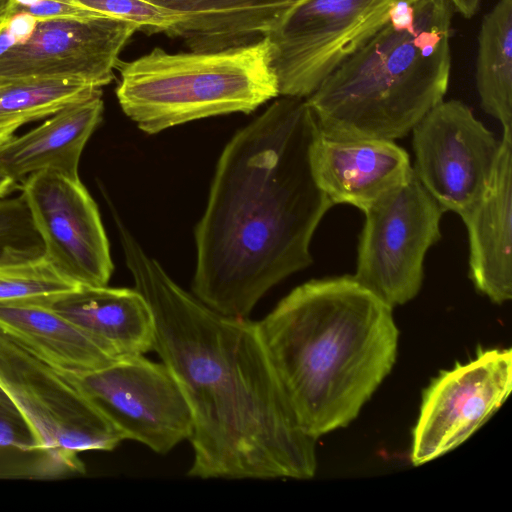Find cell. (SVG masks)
<instances>
[{
  "mask_svg": "<svg viewBox=\"0 0 512 512\" xmlns=\"http://www.w3.org/2000/svg\"><path fill=\"white\" fill-rule=\"evenodd\" d=\"M174 13L171 36L192 51L240 47L265 38L298 0H148Z\"/></svg>",
  "mask_w": 512,
  "mask_h": 512,
  "instance_id": "18",
  "label": "cell"
},
{
  "mask_svg": "<svg viewBox=\"0 0 512 512\" xmlns=\"http://www.w3.org/2000/svg\"><path fill=\"white\" fill-rule=\"evenodd\" d=\"M392 309L345 275L303 283L256 322L292 411L314 439L352 422L391 372L399 337Z\"/></svg>",
  "mask_w": 512,
  "mask_h": 512,
  "instance_id": "3",
  "label": "cell"
},
{
  "mask_svg": "<svg viewBox=\"0 0 512 512\" xmlns=\"http://www.w3.org/2000/svg\"><path fill=\"white\" fill-rule=\"evenodd\" d=\"M353 277L391 307L420 291L427 251L441 238L442 209L414 171L364 212Z\"/></svg>",
  "mask_w": 512,
  "mask_h": 512,
  "instance_id": "8",
  "label": "cell"
},
{
  "mask_svg": "<svg viewBox=\"0 0 512 512\" xmlns=\"http://www.w3.org/2000/svg\"><path fill=\"white\" fill-rule=\"evenodd\" d=\"M75 378L126 440L166 454L190 439L193 420L189 405L163 362L139 355L75 374Z\"/></svg>",
  "mask_w": 512,
  "mask_h": 512,
  "instance_id": "10",
  "label": "cell"
},
{
  "mask_svg": "<svg viewBox=\"0 0 512 512\" xmlns=\"http://www.w3.org/2000/svg\"><path fill=\"white\" fill-rule=\"evenodd\" d=\"M0 387L33 430L45 471L84 473L79 452L111 451L126 440L75 374L54 367L1 330Z\"/></svg>",
  "mask_w": 512,
  "mask_h": 512,
  "instance_id": "6",
  "label": "cell"
},
{
  "mask_svg": "<svg viewBox=\"0 0 512 512\" xmlns=\"http://www.w3.org/2000/svg\"><path fill=\"white\" fill-rule=\"evenodd\" d=\"M44 256L77 285L106 286L113 263L97 205L80 178L51 170L20 185Z\"/></svg>",
  "mask_w": 512,
  "mask_h": 512,
  "instance_id": "12",
  "label": "cell"
},
{
  "mask_svg": "<svg viewBox=\"0 0 512 512\" xmlns=\"http://www.w3.org/2000/svg\"><path fill=\"white\" fill-rule=\"evenodd\" d=\"M20 185L0 167V200L11 194Z\"/></svg>",
  "mask_w": 512,
  "mask_h": 512,
  "instance_id": "29",
  "label": "cell"
},
{
  "mask_svg": "<svg viewBox=\"0 0 512 512\" xmlns=\"http://www.w3.org/2000/svg\"><path fill=\"white\" fill-rule=\"evenodd\" d=\"M468 231L469 275L492 302L512 297V129L503 130L491 183L461 216Z\"/></svg>",
  "mask_w": 512,
  "mask_h": 512,
  "instance_id": "15",
  "label": "cell"
},
{
  "mask_svg": "<svg viewBox=\"0 0 512 512\" xmlns=\"http://www.w3.org/2000/svg\"><path fill=\"white\" fill-rule=\"evenodd\" d=\"M9 0H0V21L4 18Z\"/></svg>",
  "mask_w": 512,
  "mask_h": 512,
  "instance_id": "31",
  "label": "cell"
},
{
  "mask_svg": "<svg viewBox=\"0 0 512 512\" xmlns=\"http://www.w3.org/2000/svg\"><path fill=\"white\" fill-rule=\"evenodd\" d=\"M412 131L415 175L443 212L461 217L487 191L500 141L459 100L441 101Z\"/></svg>",
  "mask_w": 512,
  "mask_h": 512,
  "instance_id": "9",
  "label": "cell"
},
{
  "mask_svg": "<svg viewBox=\"0 0 512 512\" xmlns=\"http://www.w3.org/2000/svg\"><path fill=\"white\" fill-rule=\"evenodd\" d=\"M0 330L49 364L72 374L119 360L43 300L0 302Z\"/></svg>",
  "mask_w": 512,
  "mask_h": 512,
  "instance_id": "19",
  "label": "cell"
},
{
  "mask_svg": "<svg viewBox=\"0 0 512 512\" xmlns=\"http://www.w3.org/2000/svg\"><path fill=\"white\" fill-rule=\"evenodd\" d=\"M41 0H9V4L5 13V17L14 14L17 10L32 6Z\"/></svg>",
  "mask_w": 512,
  "mask_h": 512,
  "instance_id": "30",
  "label": "cell"
},
{
  "mask_svg": "<svg viewBox=\"0 0 512 512\" xmlns=\"http://www.w3.org/2000/svg\"><path fill=\"white\" fill-rule=\"evenodd\" d=\"M399 1L298 0L266 36L279 96L307 98L389 21Z\"/></svg>",
  "mask_w": 512,
  "mask_h": 512,
  "instance_id": "7",
  "label": "cell"
},
{
  "mask_svg": "<svg viewBox=\"0 0 512 512\" xmlns=\"http://www.w3.org/2000/svg\"><path fill=\"white\" fill-rule=\"evenodd\" d=\"M475 81L482 109L512 129V0H498L482 19Z\"/></svg>",
  "mask_w": 512,
  "mask_h": 512,
  "instance_id": "20",
  "label": "cell"
},
{
  "mask_svg": "<svg viewBox=\"0 0 512 512\" xmlns=\"http://www.w3.org/2000/svg\"><path fill=\"white\" fill-rule=\"evenodd\" d=\"M414 10L412 29L388 21L306 98L320 132L394 141L443 101L454 9L449 0H418Z\"/></svg>",
  "mask_w": 512,
  "mask_h": 512,
  "instance_id": "4",
  "label": "cell"
},
{
  "mask_svg": "<svg viewBox=\"0 0 512 512\" xmlns=\"http://www.w3.org/2000/svg\"><path fill=\"white\" fill-rule=\"evenodd\" d=\"M43 301L119 360L153 350V313L136 288L78 285Z\"/></svg>",
  "mask_w": 512,
  "mask_h": 512,
  "instance_id": "16",
  "label": "cell"
},
{
  "mask_svg": "<svg viewBox=\"0 0 512 512\" xmlns=\"http://www.w3.org/2000/svg\"><path fill=\"white\" fill-rule=\"evenodd\" d=\"M135 288L151 307L153 350L189 405L190 477L310 479L316 439L300 426L256 322L220 314L180 287L116 220Z\"/></svg>",
  "mask_w": 512,
  "mask_h": 512,
  "instance_id": "1",
  "label": "cell"
},
{
  "mask_svg": "<svg viewBox=\"0 0 512 512\" xmlns=\"http://www.w3.org/2000/svg\"><path fill=\"white\" fill-rule=\"evenodd\" d=\"M91 13L133 23L147 33L172 35L178 17L148 0H67Z\"/></svg>",
  "mask_w": 512,
  "mask_h": 512,
  "instance_id": "24",
  "label": "cell"
},
{
  "mask_svg": "<svg viewBox=\"0 0 512 512\" xmlns=\"http://www.w3.org/2000/svg\"><path fill=\"white\" fill-rule=\"evenodd\" d=\"M103 113L102 91L72 103L21 136L0 144V167L17 183L51 170L78 179L83 149Z\"/></svg>",
  "mask_w": 512,
  "mask_h": 512,
  "instance_id": "17",
  "label": "cell"
},
{
  "mask_svg": "<svg viewBox=\"0 0 512 512\" xmlns=\"http://www.w3.org/2000/svg\"><path fill=\"white\" fill-rule=\"evenodd\" d=\"M44 254L22 194L0 200V264L37 258Z\"/></svg>",
  "mask_w": 512,
  "mask_h": 512,
  "instance_id": "23",
  "label": "cell"
},
{
  "mask_svg": "<svg viewBox=\"0 0 512 512\" xmlns=\"http://www.w3.org/2000/svg\"><path fill=\"white\" fill-rule=\"evenodd\" d=\"M512 389L511 349L479 350L442 371L424 390L410 459L419 466L458 447L505 402Z\"/></svg>",
  "mask_w": 512,
  "mask_h": 512,
  "instance_id": "11",
  "label": "cell"
},
{
  "mask_svg": "<svg viewBox=\"0 0 512 512\" xmlns=\"http://www.w3.org/2000/svg\"><path fill=\"white\" fill-rule=\"evenodd\" d=\"M310 164L333 205L363 212L413 172L408 153L392 140L334 138L320 130L310 147Z\"/></svg>",
  "mask_w": 512,
  "mask_h": 512,
  "instance_id": "14",
  "label": "cell"
},
{
  "mask_svg": "<svg viewBox=\"0 0 512 512\" xmlns=\"http://www.w3.org/2000/svg\"><path fill=\"white\" fill-rule=\"evenodd\" d=\"M318 130L306 98L281 96L225 146L195 228L192 281L216 312L248 318L269 289L312 263L313 234L333 206L310 164Z\"/></svg>",
  "mask_w": 512,
  "mask_h": 512,
  "instance_id": "2",
  "label": "cell"
},
{
  "mask_svg": "<svg viewBox=\"0 0 512 512\" xmlns=\"http://www.w3.org/2000/svg\"><path fill=\"white\" fill-rule=\"evenodd\" d=\"M3 19H5L7 29L16 44L27 41L33 34L38 22L35 16L25 11H18Z\"/></svg>",
  "mask_w": 512,
  "mask_h": 512,
  "instance_id": "27",
  "label": "cell"
},
{
  "mask_svg": "<svg viewBox=\"0 0 512 512\" xmlns=\"http://www.w3.org/2000/svg\"><path fill=\"white\" fill-rule=\"evenodd\" d=\"M454 12H458L464 18H472L474 17L483 0H449Z\"/></svg>",
  "mask_w": 512,
  "mask_h": 512,
  "instance_id": "28",
  "label": "cell"
},
{
  "mask_svg": "<svg viewBox=\"0 0 512 512\" xmlns=\"http://www.w3.org/2000/svg\"><path fill=\"white\" fill-rule=\"evenodd\" d=\"M116 96L123 112L149 134L201 118L250 113L278 97L267 37L248 45L168 53L155 47L119 60Z\"/></svg>",
  "mask_w": 512,
  "mask_h": 512,
  "instance_id": "5",
  "label": "cell"
},
{
  "mask_svg": "<svg viewBox=\"0 0 512 512\" xmlns=\"http://www.w3.org/2000/svg\"><path fill=\"white\" fill-rule=\"evenodd\" d=\"M18 11L28 12L38 20L97 15L76 6L67 0H41L32 6L21 8L16 12Z\"/></svg>",
  "mask_w": 512,
  "mask_h": 512,
  "instance_id": "26",
  "label": "cell"
},
{
  "mask_svg": "<svg viewBox=\"0 0 512 512\" xmlns=\"http://www.w3.org/2000/svg\"><path fill=\"white\" fill-rule=\"evenodd\" d=\"M136 31L131 22L102 15L38 20L27 41L0 56V79L61 78L101 88L114 79Z\"/></svg>",
  "mask_w": 512,
  "mask_h": 512,
  "instance_id": "13",
  "label": "cell"
},
{
  "mask_svg": "<svg viewBox=\"0 0 512 512\" xmlns=\"http://www.w3.org/2000/svg\"><path fill=\"white\" fill-rule=\"evenodd\" d=\"M40 454V445L20 411L0 387V453Z\"/></svg>",
  "mask_w": 512,
  "mask_h": 512,
  "instance_id": "25",
  "label": "cell"
},
{
  "mask_svg": "<svg viewBox=\"0 0 512 512\" xmlns=\"http://www.w3.org/2000/svg\"><path fill=\"white\" fill-rule=\"evenodd\" d=\"M99 89L72 79H0V144L24 124L49 117Z\"/></svg>",
  "mask_w": 512,
  "mask_h": 512,
  "instance_id": "21",
  "label": "cell"
},
{
  "mask_svg": "<svg viewBox=\"0 0 512 512\" xmlns=\"http://www.w3.org/2000/svg\"><path fill=\"white\" fill-rule=\"evenodd\" d=\"M78 285L61 274L44 256L0 264V302L43 300Z\"/></svg>",
  "mask_w": 512,
  "mask_h": 512,
  "instance_id": "22",
  "label": "cell"
}]
</instances>
